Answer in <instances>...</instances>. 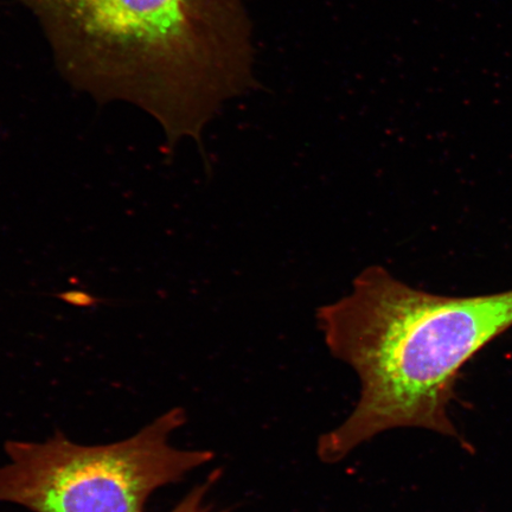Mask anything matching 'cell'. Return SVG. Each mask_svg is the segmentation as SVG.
I'll return each mask as SVG.
<instances>
[{
  "label": "cell",
  "instance_id": "6da1fadb",
  "mask_svg": "<svg viewBox=\"0 0 512 512\" xmlns=\"http://www.w3.org/2000/svg\"><path fill=\"white\" fill-rule=\"evenodd\" d=\"M63 78L155 119L169 153L256 86L245 0H21Z\"/></svg>",
  "mask_w": 512,
  "mask_h": 512
},
{
  "label": "cell",
  "instance_id": "7a4b0ae2",
  "mask_svg": "<svg viewBox=\"0 0 512 512\" xmlns=\"http://www.w3.org/2000/svg\"><path fill=\"white\" fill-rule=\"evenodd\" d=\"M318 322L332 355L361 381L360 400L342 425L351 443L402 427L460 440L448 415L459 371L511 328L512 291L437 296L371 266L349 296L319 310Z\"/></svg>",
  "mask_w": 512,
  "mask_h": 512
},
{
  "label": "cell",
  "instance_id": "3957f363",
  "mask_svg": "<svg viewBox=\"0 0 512 512\" xmlns=\"http://www.w3.org/2000/svg\"><path fill=\"white\" fill-rule=\"evenodd\" d=\"M185 422L184 409L174 408L118 443L81 445L60 432L40 443L10 440L0 503L31 512H145L157 490L214 459L171 444Z\"/></svg>",
  "mask_w": 512,
  "mask_h": 512
},
{
  "label": "cell",
  "instance_id": "277c9868",
  "mask_svg": "<svg viewBox=\"0 0 512 512\" xmlns=\"http://www.w3.org/2000/svg\"><path fill=\"white\" fill-rule=\"evenodd\" d=\"M220 476L221 470H215L203 483L195 486L170 512H226L215 511L213 505L207 501L211 488Z\"/></svg>",
  "mask_w": 512,
  "mask_h": 512
},
{
  "label": "cell",
  "instance_id": "5b68a950",
  "mask_svg": "<svg viewBox=\"0 0 512 512\" xmlns=\"http://www.w3.org/2000/svg\"><path fill=\"white\" fill-rule=\"evenodd\" d=\"M55 297L68 305L79 307V309H89V307H95L96 305L104 303V300L95 298L92 294L79 290L61 292L55 294Z\"/></svg>",
  "mask_w": 512,
  "mask_h": 512
}]
</instances>
